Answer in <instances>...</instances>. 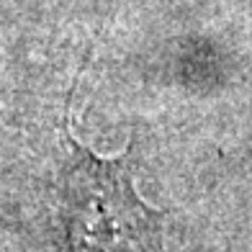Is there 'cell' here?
Masks as SVG:
<instances>
[{
    "instance_id": "1",
    "label": "cell",
    "mask_w": 252,
    "mask_h": 252,
    "mask_svg": "<svg viewBox=\"0 0 252 252\" xmlns=\"http://www.w3.org/2000/svg\"><path fill=\"white\" fill-rule=\"evenodd\" d=\"M67 147L60 175L62 252H165V214L136 193L131 150L100 157L72 136Z\"/></svg>"
}]
</instances>
